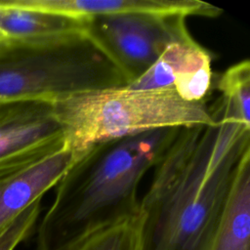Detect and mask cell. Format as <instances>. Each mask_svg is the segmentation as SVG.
<instances>
[{
  "mask_svg": "<svg viewBox=\"0 0 250 250\" xmlns=\"http://www.w3.org/2000/svg\"><path fill=\"white\" fill-rule=\"evenodd\" d=\"M215 123L181 128L140 200V250H210L250 127L222 98Z\"/></svg>",
  "mask_w": 250,
  "mask_h": 250,
  "instance_id": "1",
  "label": "cell"
},
{
  "mask_svg": "<svg viewBox=\"0 0 250 250\" xmlns=\"http://www.w3.org/2000/svg\"><path fill=\"white\" fill-rule=\"evenodd\" d=\"M181 128L98 143L56 185L38 227L37 250H76L94 234L137 216L138 188Z\"/></svg>",
  "mask_w": 250,
  "mask_h": 250,
  "instance_id": "2",
  "label": "cell"
},
{
  "mask_svg": "<svg viewBox=\"0 0 250 250\" xmlns=\"http://www.w3.org/2000/svg\"><path fill=\"white\" fill-rule=\"evenodd\" d=\"M63 133V147L80 157L92 146L164 128L215 123L206 102H188L172 89L126 87L66 97L52 104Z\"/></svg>",
  "mask_w": 250,
  "mask_h": 250,
  "instance_id": "3",
  "label": "cell"
},
{
  "mask_svg": "<svg viewBox=\"0 0 250 250\" xmlns=\"http://www.w3.org/2000/svg\"><path fill=\"white\" fill-rule=\"evenodd\" d=\"M127 85L120 68L87 31L37 42L9 41L0 53V101L53 104Z\"/></svg>",
  "mask_w": 250,
  "mask_h": 250,
  "instance_id": "4",
  "label": "cell"
},
{
  "mask_svg": "<svg viewBox=\"0 0 250 250\" xmlns=\"http://www.w3.org/2000/svg\"><path fill=\"white\" fill-rule=\"evenodd\" d=\"M183 15L118 14L88 21L87 33L120 68L128 84L142 76L173 38Z\"/></svg>",
  "mask_w": 250,
  "mask_h": 250,
  "instance_id": "5",
  "label": "cell"
},
{
  "mask_svg": "<svg viewBox=\"0 0 250 250\" xmlns=\"http://www.w3.org/2000/svg\"><path fill=\"white\" fill-rule=\"evenodd\" d=\"M63 146L53 105L39 101H0V175L31 164Z\"/></svg>",
  "mask_w": 250,
  "mask_h": 250,
  "instance_id": "6",
  "label": "cell"
},
{
  "mask_svg": "<svg viewBox=\"0 0 250 250\" xmlns=\"http://www.w3.org/2000/svg\"><path fill=\"white\" fill-rule=\"evenodd\" d=\"M213 86L212 55L190 35L184 19L157 61L125 87L172 89L185 101L206 102Z\"/></svg>",
  "mask_w": 250,
  "mask_h": 250,
  "instance_id": "7",
  "label": "cell"
},
{
  "mask_svg": "<svg viewBox=\"0 0 250 250\" xmlns=\"http://www.w3.org/2000/svg\"><path fill=\"white\" fill-rule=\"evenodd\" d=\"M79 157L63 146L31 164L0 175V234L60 182Z\"/></svg>",
  "mask_w": 250,
  "mask_h": 250,
  "instance_id": "8",
  "label": "cell"
},
{
  "mask_svg": "<svg viewBox=\"0 0 250 250\" xmlns=\"http://www.w3.org/2000/svg\"><path fill=\"white\" fill-rule=\"evenodd\" d=\"M27 8L89 21L100 16L151 14L217 17L222 10L197 0H18Z\"/></svg>",
  "mask_w": 250,
  "mask_h": 250,
  "instance_id": "9",
  "label": "cell"
},
{
  "mask_svg": "<svg viewBox=\"0 0 250 250\" xmlns=\"http://www.w3.org/2000/svg\"><path fill=\"white\" fill-rule=\"evenodd\" d=\"M210 250H250V149L235 167Z\"/></svg>",
  "mask_w": 250,
  "mask_h": 250,
  "instance_id": "10",
  "label": "cell"
},
{
  "mask_svg": "<svg viewBox=\"0 0 250 250\" xmlns=\"http://www.w3.org/2000/svg\"><path fill=\"white\" fill-rule=\"evenodd\" d=\"M87 21L30 9L18 0H0V32L9 41L37 42L87 31Z\"/></svg>",
  "mask_w": 250,
  "mask_h": 250,
  "instance_id": "11",
  "label": "cell"
},
{
  "mask_svg": "<svg viewBox=\"0 0 250 250\" xmlns=\"http://www.w3.org/2000/svg\"><path fill=\"white\" fill-rule=\"evenodd\" d=\"M240 122L250 127V62L245 59L228 67L214 82Z\"/></svg>",
  "mask_w": 250,
  "mask_h": 250,
  "instance_id": "12",
  "label": "cell"
},
{
  "mask_svg": "<svg viewBox=\"0 0 250 250\" xmlns=\"http://www.w3.org/2000/svg\"><path fill=\"white\" fill-rule=\"evenodd\" d=\"M76 250H140V212L94 234Z\"/></svg>",
  "mask_w": 250,
  "mask_h": 250,
  "instance_id": "13",
  "label": "cell"
},
{
  "mask_svg": "<svg viewBox=\"0 0 250 250\" xmlns=\"http://www.w3.org/2000/svg\"><path fill=\"white\" fill-rule=\"evenodd\" d=\"M41 210V200H37L25 209L0 234V250H14L18 244L26 239L31 233Z\"/></svg>",
  "mask_w": 250,
  "mask_h": 250,
  "instance_id": "14",
  "label": "cell"
},
{
  "mask_svg": "<svg viewBox=\"0 0 250 250\" xmlns=\"http://www.w3.org/2000/svg\"><path fill=\"white\" fill-rule=\"evenodd\" d=\"M8 44H9L8 38L0 32V53L8 46Z\"/></svg>",
  "mask_w": 250,
  "mask_h": 250,
  "instance_id": "15",
  "label": "cell"
}]
</instances>
